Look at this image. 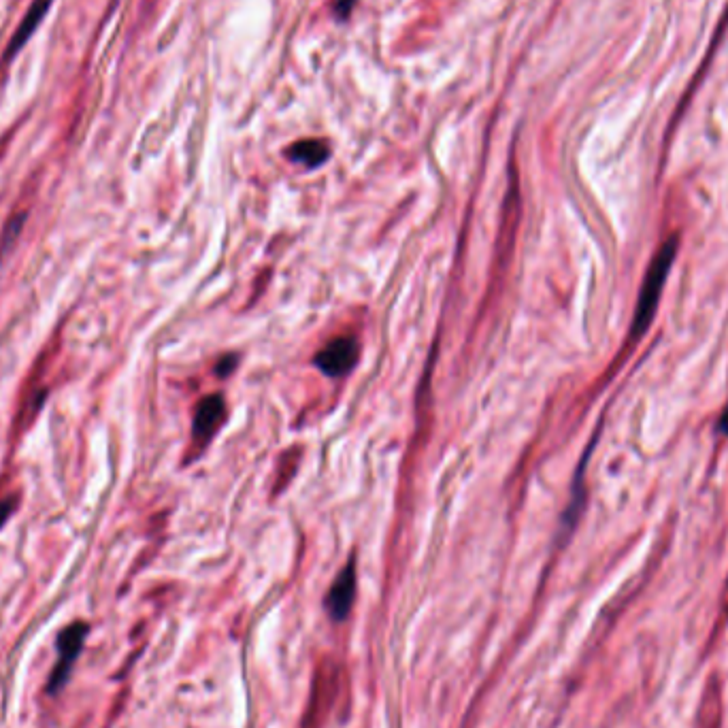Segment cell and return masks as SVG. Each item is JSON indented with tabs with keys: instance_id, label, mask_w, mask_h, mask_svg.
<instances>
[{
	"instance_id": "1",
	"label": "cell",
	"mask_w": 728,
	"mask_h": 728,
	"mask_svg": "<svg viewBox=\"0 0 728 728\" xmlns=\"http://www.w3.org/2000/svg\"><path fill=\"white\" fill-rule=\"evenodd\" d=\"M677 250H680V237L673 235L671 239H667L660 250L656 252V256L652 258L648 273L643 277V286L639 290V301H637V309H635V320H633V337H641L645 330L650 328L656 309L660 303V296H663V288L667 284V277L671 273L673 260L677 256Z\"/></svg>"
},
{
	"instance_id": "2",
	"label": "cell",
	"mask_w": 728,
	"mask_h": 728,
	"mask_svg": "<svg viewBox=\"0 0 728 728\" xmlns=\"http://www.w3.org/2000/svg\"><path fill=\"white\" fill-rule=\"evenodd\" d=\"M88 635V624L86 622H75L69 628H64L58 637V665L54 667L52 675H49V692H58L64 684L66 677H69L73 663L84 648V641Z\"/></svg>"
},
{
	"instance_id": "3",
	"label": "cell",
	"mask_w": 728,
	"mask_h": 728,
	"mask_svg": "<svg viewBox=\"0 0 728 728\" xmlns=\"http://www.w3.org/2000/svg\"><path fill=\"white\" fill-rule=\"evenodd\" d=\"M358 341L352 337H339L330 341L316 356L318 369L328 377H343L354 369L358 360Z\"/></svg>"
},
{
	"instance_id": "4",
	"label": "cell",
	"mask_w": 728,
	"mask_h": 728,
	"mask_svg": "<svg viewBox=\"0 0 728 728\" xmlns=\"http://www.w3.org/2000/svg\"><path fill=\"white\" fill-rule=\"evenodd\" d=\"M354 599H356V565H354V560H350L341 569V573L337 575L333 586H330V590L326 594L324 605H326L328 616L335 622L345 620L347 616H350Z\"/></svg>"
},
{
	"instance_id": "5",
	"label": "cell",
	"mask_w": 728,
	"mask_h": 728,
	"mask_svg": "<svg viewBox=\"0 0 728 728\" xmlns=\"http://www.w3.org/2000/svg\"><path fill=\"white\" fill-rule=\"evenodd\" d=\"M224 418H226V405L220 394L205 396V399L198 403L192 424V437L198 448H203V445H207L213 439L215 430L222 426Z\"/></svg>"
},
{
	"instance_id": "6",
	"label": "cell",
	"mask_w": 728,
	"mask_h": 728,
	"mask_svg": "<svg viewBox=\"0 0 728 728\" xmlns=\"http://www.w3.org/2000/svg\"><path fill=\"white\" fill-rule=\"evenodd\" d=\"M52 5H54V0H32L30 9L26 11L22 24L18 26V30H15V35H13V39H11L9 47H7V58L18 54L20 49L28 43V39L35 35L37 28L45 20V15H47V11Z\"/></svg>"
},
{
	"instance_id": "7",
	"label": "cell",
	"mask_w": 728,
	"mask_h": 728,
	"mask_svg": "<svg viewBox=\"0 0 728 728\" xmlns=\"http://www.w3.org/2000/svg\"><path fill=\"white\" fill-rule=\"evenodd\" d=\"M288 156L294 162L303 164V167H307V169H318V167H322V164L328 160L330 150H328V145L324 141L307 139V141L294 143L290 147V150H288Z\"/></svg>"
},
{
	"instance_id": "8",
	"label": "cell",
	"mask_w": 728,
	"mask_h": 728,
	"mask_svg": "<svg viewBox=\"0 0 728 728\" xmlns=\"http://www.w3.org/2000/svg\"><path fill=\"white\" fill-rule=\"evenodd\" d=\"M13 509H15V499H7V501L0 503V528L7 524L9 516L13 514Z\"/></svg>"
},
{
	"instance_id": "9",
	"label": "cell",
	"mask_w": 728,
	"mask_h": 728,
	"mask_svg": "<svg viewBox=\"0 0 728 728\" xmlns=\"http://www.w3.org/2000/svg\"><path fill=\"white\" fill-rule=\"evenodd\" d=\"M352 5H354V0H339L337 7H335L339 18H347V15H350V11H352Z\"/></svg>"
},
{
	"instance_id": "10",
	"label": "cell",
	"mask_w": 728,
	"mask_h": 728,
	"mask_svg": "<svg viewBox=\"0 0 728 728\" xmlns=\"http://www.w3.org/2000/svg\"><path fill=\"white\" fill-rule=\"evenodd\" d=\"M718 430H720L722 435H726V437H728V405H726V407H724V411H722L720 422H718Z\"/></svg>"
}]
</instances>
